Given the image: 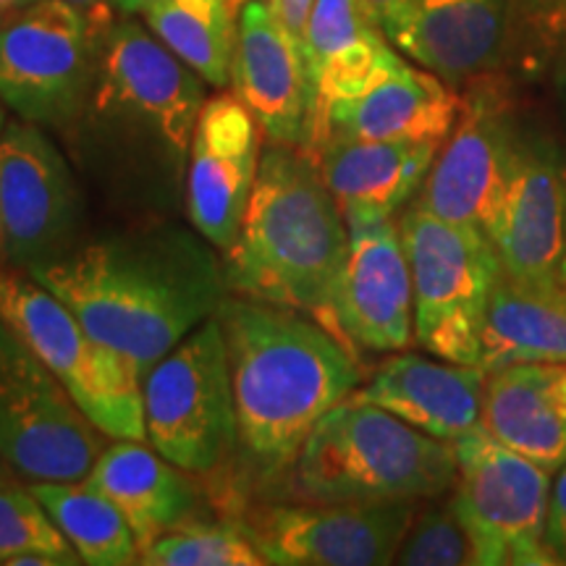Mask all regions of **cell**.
I'll return each mask as SVG.
<instances>
[{"label":"cell","mask_w":566,"mask_h":566,"mask_svg":"<svg viewBox=\"0 0 566 566\" xmlns=\"http://www.w3.org/2000/svg\"><path fill=\"white\" fill-rule=\"evenodd\" d=\"M212 250L197 231L155 226L74 247L30 275L145 378L229 294Z\"/></svg>","instance_id":"obj_1"},{"label":"cell","mask_w":566,"mask_h":566,"mask_svg":"<svg viewBox=\"0 0 566 566\" xmlns=\"http://www.w3.org/2000/svg\"><path fill=\"white\" fill-rule=\"evenodd\" d=\"M239 422V467L254 488L286 475L302 443L363 384L357 357L315 317L226 294L218 307Z\"/></svg>","instance_id":"obj_2"},{"label":"cell","mask_w":566,"mask_h":566,"mask_svg":"<svg viewBox=\"0 0 566 566\" xmlns=\"http://www.w3.org/2000/svg\"><path fill=\"white\" fill-rule=\"evenodd\" d=\"M223 254L231 294L300 310L342 338L349 226L307 153L275 142L265 147L242 229Z\"/></svg>","instance_id":"obj_3"},{"label":"cell","mask_w":566,"mask_h":566,"mask_svg":"<svg viewBox=\"0 0 566 566\" xmlns=\"http://www.w3.org/2000/svg\"><path fill=\"white\" fill-rule=\"evenodd\" d=\"M283 478L294 501H436L457 483V449L349 396L315 424Z\"/></svg>","instance_id":"obj_4"},{"label":"cell","mask_w":566,"mask_h":566,"mask_svg":"<svg viewBox=\"0 0 566 566\" xmlns=\"http://www.w3.org/2000/svg\"><path fill=\"white\" fill-rule=\"evenodd\" d=\"M0 317L45 363L97 430L147 441L142 378L129 359L84 328L80 317L30 273L0 271Z\"/></svg>","instance_id":"obj_5"},{"label":"cell","mask_w":566,"mask_h":566,"mask_svg":"<svg viewBox=\"0 0 566 566\" xmlns=\"http://www.w3.org/2000/svg\"><path fill=\"white\" fill-rule=\"evenodd\" d=\"M147 443L195 478L216 475L239 443L229 349L218 317L197 325L142 378Z\"/></svg>","instance_id":"obj_6"},{"label":"cell","mask_w":566,"mask_h":566,"mask_svg":"<svg viewBox=\"0 0 566 566\" xmlns=\"http://www.w3.org/2000/svg\"><path fill=\"white\" fill-rule=\"evenodd\" d=\"M399 233L412 271L415 338L436 357L475 365L485 302L504 273L491 239L417 202L401 216Z\"/></svg>","instance_id":"obj_7"},{"label":"cell","mask_w":566,"mask_h":566,"mask_svg":"<svg viewBox=\"0 0 566 566\" xmlns=\"http://www.w3.org/2000/svg\"><path fill=\"white\" fill-rule=\"evenodd\" d=\"M205 82L163 42L126 17L101 38L95 84L84 116L147 139L184 160L200 111Z\"/></svg>","instance_id":"obj_8"},{"label":"cell","mask_w":566,"mask_h":566,"mask_svg":"<svg viewBox=\"0 0 566 566\" xmlns=\"http://www.w3.org/2000/svg\"><path fill=\"white\" fill-rule=\"evenodd\" d=\"M103 32L66 0H38L0 30V97L21 122L69 132L87 113Z\"/></svg>","instance_id":"obj_9"},{"label":"cell","mask_w":566,"mask_h":566,"mask_svg":"<svg viewBox=\"0 0 566 566\" xmlns=\"http://www.w3.org/2000/svg\"><path fill=\"white\" fill-rule=\"evenodd\" d=\"M105 446L108 436L0 317V462L30 483L84 480Z\"/></svg>","instance_id":"obj_10"},{"label":"cell","mask_w":566,"mask_h":566,"mask_svg":"<svg viewBox=\"0 0 566 566\" xmlns=\"http://www.w3.org/2000/svg\"><path fill=\"white\" fill-rule=\"evenodd\" d=\"M454 449L451 499L475 546V566H556L546 546L551 472L483 428Z\"/></svg>","instance_id":"obj_11"},{"label":"cell","mask_w":566,"mask_h":566,"mask_svg":"<svg viewBox=\"0 0 566 566\" xmlns=\"http://www.w3.org/2000/svg\"><path fill=\"white\" fill-rule=\"evenodd\" d=\"M80 195L66 158L45 129L6 124L0 137V260L34 273L74 250Z\"/></svg>","instance_id":"obj_12"},{"label":"cell","mask_w":566,"mask_h":566,"mask_svg":"<svg viewBox=\"0 0 566 566\" xmlns=\"http://www.w3.org/2000/svg\"><path fill=\"white\" fill-rule=\"evenodd\" d=\"M422 501L317 504L281 501L247 509L242 525L275 566L394 564Z\"/></svg>","instance_id":"obj_13"},{"label":"cell","mask_w":566,"mask_h":566,"mask_svg":"<svg viewBox=\"0 0 566 566\" xmlns=\"http://www.w3.org/2000/svg\"><path fill=\"white\" fill-rule=\"evenodd\" d=\"M231 87L268 142L310 150L317 126L315 82L273 0H244L239 9Z\"/></svg>","instance_id":"obj_14"},{"label":"cell","mask_w":566,"mask_h":566,"mask_svg":"<svg viewBox=\"0 0 566 566\" xmlns=\"http://www.w3.org/2000/svg\"><path fill=\"white\" fill-rule=\"evenodd\" d=\"M187 212L192 229L226 252L242 229L263 158V129L237 95L205 101L189 142Z\"/></svg>","instance_id":"obj_15"},{"label":"cell","mask_w":566,"mask_h":566,"mask_svg":"<svg viewBox=\"0 0 566 566\" xmlns=\"http://www.w3.org/2000/svg\"><path fill=\"white\" fill-rule=\"evenodd\" d=\"M520 139L501 92L475 84L462 97L454 129L438 147L417 205L446 221L483 229Z\"/></svg>","instance_id":"obj_16"},{"label":"cell","mask_w":566,"mask_h":566,"mask_svg":"<svg viewBox=\"0 0 566 566\" xmlns=\"http://www.w3.org/2000/svg\"><path fill=\"white\" fill-rule=\"evenodd\" d=\"M566 184L546 142L520 139L483 231L504 273L525 281L562 279Z\"/></svg>","instance_id":"obj_17"},{"label":"cell","mask_w":566,"mask_h":566,"mask_svg":"<svg viewBox=\"0 0 566 566\" xmlns=\"http://www.w3.org/2000/svg\"><path fill=\"white\" fill-rule=\"evenodd\" d=\"M338 331L349 349L401 352L412 342V271L394 218L349 226Z\"/></svg>","instance_id":"obj_18"},{"label":"cell","mask_w":566,"mask_h":566,"mask_svg":"<svg viewBox=\"0 0 566 566\" xmlns=\"http://www.w3.org/2000/svg\"><path fill=\"white\" fill-rule=\"evenodd\" d=\"M459 111L462 95L449 82L394 53L357 95L323 111L310 147L328 137L441 145L454 129Z\"/></svg>","instance_id":"obj_19"},{"label":"cell","mask_w":566,"mask_h":566,"mask_svg":"<svg viewBox=\"0 0 566 566\" xmlns=\"http://www.w3.org/2000/svg\"><path fill=\"white\" fill-rule=\"evenodd\" d=\"M485 380L483 367L399 354L352 399L386 409L424 436L454 443L483 428Z\"/></svg>","instance_id":"obj_20"},{"label":"cell","mask_w":566,"mask_h":566,"mask_svg":"<svg viewBox=\"0 0 566 566\" xmlns=\"http://www.w3.org/2000/svg\"><path fill=\"white\" fill-rule=\"evenodd\" d=\"M438 147V142L328 137L307 155L342 208L346 226H357L394 218L405 208L422 187Z\"/></svg>","instance_id":"obj_21"},{"label":"cell","mask_w":566,"mask_h":566,"mask_svg":"<svg viewBox=\"0 0 566 566\" xmlns=\"http://www.w3.org/2000/svg\"><path fill=\"white\" fill-rule=\"evenodd\" d=\"M84 483L108 495L126 516L139 556L163 535L208 516L205 491L195 483L192 472L168 462L147 441L113 438Z\"/></svg>","instance_id":"obj_22"},{"label":"cell","mask_w":566,"mask_h":566,"mask_svg":"<svg viewBox=\"0 0 566 566\" xmlns=\"http://www.w3.org/2000/svg\"><path fill=\"white\" fill-rule=\"evenodd\" d=\"M512 0H412L391 45L451 87L475 80L504 53Z\"/></svg>","instance_id":"obj_23"},{"label":"cell","mask_w":566,"mask_h":566,"mask_svg":"<svg viewBox=\"0 0 566 566\" xmlns=\"http://www.w3.org/2000/svg\"><path fill=\"white\" fill-rule=\"evenodd\" d=\"M483 430L551 475L566 464V363H520L488 373Z\"/></svg>","instance_id":"obj_24"},{"label":"cell","mask_w":566,"mask_h":566,"mask_svg":"<svg viewBox=\"0 0 566 566\" xmlns=\"http://www.w3.org/2000/svg\"><path fill=\"white\" fill-rule=\"evenodd\" d=\"M520 363H566L564 279H495L480 321L475 365L493 373Z\"/></svg>","instance_id":"obj_25"},{"label":"cell","mask_w":566,"mask_h":566,"mask_svg":"<svg viewBox=\"0 0 566 566\" xmlns=\"http://www.w3.org/2000/svg\"><path fill=\"white\" fill-rule=\"evenodd\" d=\"M394 53L363 0H315L304 55L317 92V118L334 103L357 95Z\"/></svg>","instance_id":"obj_26"},{"label":"cell","mask_w":566,"mask_h":566,"mask_svg":"<svg viewBox=\"0 0 566 566\" xmlns=\"http://www.w3.org/2000/svg\"><path fill=\"white\" fill-rule=\"evenodd\" d=\"M90 566L139 564V546L116 504L84 480H40L27 485Z\"/></svg>","instance_id":"obj_27"},{"label":"cell","mask_w":566,"mask_h":566,"mask_svg":"<svg viewBox=\"0 0 566 566\" xmlns=\"http://www.w3.org/2000/svg\"><path fill=\"white\" fill-rule=\"evenodd\" d=\"M145 24L212 87L231 84L237 19L231 0H155Z\"/></svg>","instance_id":"obj_28"},{"label":"cell","mask_w":566,"mask_h":566,"mask_svg":"<svg viewBox=\"0 0 566 566\" xmlns=\"http://www.w3.org/2000/svg\"><path fill=\"white\" fill-rule=\"evenodd\" d=\"M142 566H263L242 522H189L142 551Z\"/></svg>","instance_id":"obj_29"},{"label":"cell","mask_w":566,"mask_h":566,"mask_svg":"<svg viewBox=\"0 0 566 566\" xmlns=\"http://www.w3.org/2000/svg\"><path fill=\"white\" fill-rule=\"evenodd\" d=\"M394 564L405 566H475V546L459 516L454 499L417 509Z\"/></svg>","instance_id":"obj_30"},{"label":"cell","mask_w":566,"mask_h":566,"mask_svg":"<svg viewBox=\"0 0 566 566\" xmlns=\"http://www.w3.org/2000/svg\"><path fill=\"white\" fill-rule=\"evenodd\" d=\"M32 551L80 558L30 488L17 483L3 485L0 488V566H11L13 558Z\"/></svg>","instance_id":"obj_31"},{"label":"cell","mask_w":566,"mask_h":566,"mask_svg":"<svg viewBox=\"0 0 566 566\" xmlns=\"http://www.w3.org/2000/svg\"><path fill=\"white\" fill-rule=\"evenodd\" d=\"M546 546L556 564H566V464L556 472V483L551 485Z\"/></svg>","instance_id":"obj_32"},{"label":"cell","mask_w":566,"mask_h":566,"mask_svg":"<svg viewBox=\"0 0 566 566\" xmlns=\"http://www.w3.org/2000/svg\"><path fill=\"white\" fill-rule=\"evenodd\" d=\"M275 11L286 24V30L292 32V38L300 42V48L304 51V38H307V21L310 13H313L315 0H273Z\"/></svg>","instance_id":"obj_33"},{"label":"cell","mask_w":566,"mask_h":566,"mask_svg":"<svg viewBox=\"0 0 566 566\" xmlns=\"http://www.w3.org/2000/svg\"><path fill=\"white\" fill-rule=\"evenodd\" d=\"M363 3L365 9L373 13V19L384 27L386 38H391V34L399 30L401 21L407 19L412 0H363Z\"/></svg>","instance_id":"obj_34"},{"label":"cell","mask_w":566,"mask_h":566,"mask_svg":"<svg viewBox=\"0 0 566 566\" xmlns=\"http://www.w3.org/2000/svg\"><path fill=\"white\" fill-rule=\"evenodd\" d=\"M66 3L80 9L101 32L108 30L113 21H116V13H122L116 0H66Z\"/></svg>","instance_id":"obj_35"},{"label":"cell","mask_w":566,"mask_h":566,"mask_svg":"<svg viewBox=\"0 0 566 566\" xmlns=\"http://www.w3.org/2000/svg\"><path fill=\"white\" fill-rule=\"evenodd\" d=\"M32 3H38V0H0V30H3L11 19H17L21 11L30 9Z\"/></svg>","instance_id":"obj_36"},{"label":"cell","mask_w":566,"mask_h":566,"mask_svg":"<svg viewBox=\"0 0 566 566\" xmlns=\"http://www.w3.org/2000/svg\"><path fill=\"white\" fill-rule=\"evenodd\" d=\"M535 6V11L541 17L551 19H564L566 17V0H530Z\"/></svg>","instance_id":"obj_37"},{"label":"cell","mask_w":566,"mask_h":566,"mask_svg":"<svg viewBox=\"0 0 566 566\" xmlns=\"http://www.w3.org/2000/svg\"><path fill=\"white\" fill-rule=\"evenodd\" d=\"M118 3V11L124 13V17H139V13H145L155 0H116Z\"/></svg>","instance_id":"obj_38"},{"label":"cell","mask_w":566,"mask_h":566,"mask_svg":"<svg viewBox=\"0 0 566 566\" xmlns=\"http://www.w3.org/2000/svg\"><path fill=\"white\" fill-rule=\"evenodd\" d=\"M17 483V475H13V470L6 462H0V488L3 485H11Z\"/></svg>","instance_id":"obj_39"},{"label":"cell","mask_w":566,"mask_h":566,"mask_svg":"<svg viewBox=\"0 0 566 566\" xmlns=\"http://www.w3.org/2000/svg\"><path fill=\"white\" fill-rule=\"evenodd\" d=\"M6 124H9V118H6V103H3V97H0V137H3Z\"/></svg>","instance_id":"obj_40"},{"label":"cell","mask_w":566,"mask_h":566,"mask_svg":"<svg viewBox=\"0 0 566 566\" xmlns=\"http://www.w3.org/2000/svg\"><path fill=\"white\" fill-rule=\"evenodd\" d=\"M564 233H566V216H564ZM562 279L566 281V254H564V268H562Z\"/></svg>","instance_id":"obj_41"}]
</instances>
